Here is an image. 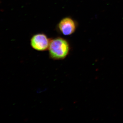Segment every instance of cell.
Instances as JSON below:
<instances>
[{
	"mask_svg": "<svg viewBox=\"0 0 123 123\" xmlns=\"http://www.w3.org/2000/svg\"><path fill=\"white\" fill-rule=\"evenodd\" d=\"M48 50L51 59L61 60L65 59L69 54L70 45L66 40L58 37L51 40Z\"/></svg>",
	"mask_w": 123,
	"mask_h": 123,
	"instance_id": "cell-1",
	"label": "cell"
},
{
	"mask_svg": "<svg viewBox=\"0 0 123 123\" xmlns=\"http://www.w3.org/2000/svg\"><path fill=\"white\" fill-rule=\"evenodd\" d=\"M51 40L43 33H38L33 35L31 39V47L39 51L48 50Z\"/></svg>",
	"mask_w": 123,
	"mask_h": 123,
	"instance_id": "cell-2",
	"label": "cell"
},
{
	"mask_svg": "<svg viewBox=\"0 0 123 123\" xmlns=\"http://www.w3.org/2000/svg\"><path fill=\"white\" fill-rule=\"evenodd\" d=\"M76 27V24L74 20L68 17L62 19L58 24L59 30L65 36L72 34L75 32Z\"/></svg>",
	"mask_w": 123,
	"mask_h": 123,
	"instance_id": "cell-3",
	"label": "cell"
}]
</instances>
